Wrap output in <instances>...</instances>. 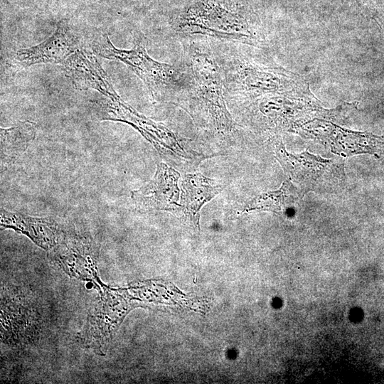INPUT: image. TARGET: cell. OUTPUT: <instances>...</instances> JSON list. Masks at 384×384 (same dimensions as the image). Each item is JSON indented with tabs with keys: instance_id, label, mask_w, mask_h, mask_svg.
Instances as JSON below:
<instances>
[{
	"instance_id": "cell-5",
	"label": "cell",
	"mask_w": 384,
	"mask_h": 384,
	"mask_svg": "<svg viewBox=\"0 0 384 384\" xmlns=\"http://www.w3.org/2000/svg\"><path fill=\"white\" fill-rule=\"evenodd\" d=\"M299 133L314 139L332 153L348 157L370 154L384 157V136L343 129L331 122L314 119L296 126Z\"/></svg>"
},
{
	"instance_id": "cell-10",
	"label": "cell",
	"mask_w": 384,
	"mask_h": 384,
	"mask_svg": "<svg viewBox=\"0 0 384 384\" xmlns=\"http://www.w3.org/2000/svg\"><path fill=\"white\" fill-rule=\"evenodd\" d=\"M1 222L3 226L24 233L45 248L56 240L57 225L49 218H33L1 209Z\"/></svg>"
},
{
	"instance_id": "cell-8",
	"label": "cell",
	"mask_w": 384,
	"mask_h": 384,
	"mask_svg": "<svg viewBox=\"0 0 384 384\" xmlns=\"http://www.w3.org/2000/svg\"><path fill=\"white\" fill-rule=\"evenodd\" d=\"M78 48V37L65 24L59 23L54 33L41 43L18 50L15 59L25 67L40 63L63 64Z\"/></svg>"
},
{
	"instance_id": "cell-2",
	"label": "cell",
	"mask_w": 384,
	"mask_h": 384,
	"mask_svg": "<svg viewBox=\"0 0 384 384\" xmlns=\"http://www.w3.org/2000/svg\"><path fill=\"white\" fill-rule=\"evenodd\" d=\"M218 41L213 48L220 66L225 98L245 104L262 96L309 89L299 75L276 65L241 43Z\"/></svg>"
},
{
	"instance_id": "cell-9",
	"label": "cell",
	"mask_w": 384,
	"mask_h": 384,
	"mask_svg": "<svg viewBox=\"0 0 384 384\" xmlns=\"http://www.w3.org/2000/svg\"><path fill=\"white\" fill-rule=\"evenodd\" d=\"M224 187V184L199 172L184 175L181 181L180 208L176 215L186 225L198 230L201 208L220 193Z\"/></svg>"
},
{
	"instance_id": "cell-13",
	"label": "cell",
	"mask_w": 384,
	"mask_h": 384,
	"mask_svg": "<svg viewBox=\"0 0 384 384\" xmlns=\"http://www.w3.org/2000/svg\"><path fill=\"white\" fill-rule=\"evenodd\" d=\"M355 1L358 4V5L363 10V11L368 14L370 13V10L367 6L365 0H355Z\"/></svg>"
},
{
	"instance_id": "cell-6",
	"label": "cell",
	"mask_w": 384,
	"mask_h": 384,
	"mask_svg": "<svg viewBox=\"0 0 384 384\" xmlns=\"http://www.w3.org/2000/svg\"><path fill=\"white\" fill-rule=\"evenodd\" d=\"M274 154L289 179L295 181L304 191L333 185L340 181L343 169L331 160L314 155L307 150L292 154L287 151L281 139H272Z\"/></svg>"
},
{
	"instance_id": "cell-7",
	"label": "cell",
	"mask_w": 384,
	"mask_h": 384,
	"mask_svg": "<svg viewBox=\"0 0 384 384\" xmlns=\"http://www.w3.org/2000/svg\"><path fill=\"white\" fill-rule=\"evenodd\" d=\"M180 174L176 170L160 162L153 178L144 186L131 193L135 208L140 212L166 210L176 215L180 189L178 181Z\"/></svg>"
},
{
	"instance_id": "cell-3",
	"label": "cell",
	"mask_w": 384,
	"mask_h": 384,
	"mask_svg": "<svg viewBox=\"0 0 384 384\" xmlns=\"http://www.w3.org/2000/svg\"><path fill=\"white\" fill-rule=\"evenodd\" d=\"M227 0H198L174 16L173 32L179 36H200L215 41L254 47L265 43V33L255 15L238 3Z\"/></svg>"
},
{
	"instance_id": "cell-11",
	"label": "cell",
	"mask_w": 384,
	"mask_h": 384,
	"mask_svg": "<svg viewBox=\"0 0 384 384\" xmlns=\"http://www.w3.org/2000/svg\"><path fill=\"white\" fill-rule=\"evenodd\" d=\"M36 124L28 120L21 121L9 128H1V169L14 163L35 139Z\"/></svg>"
},
{
	"instance_id": "cell-4",
	"label": "cell",
	"mask_w": 384,
	"mask_h": 384,
	"mask_svg": "<svg viewBox=\"0 0 384 384\" xmlns=\"http://www.w3.org/2000/svg\"><path fill=\"white\" fill-rule=\"evenodd\" d=\"M92 48L97 55L122 62L144 83L154 100H167L175 104L185 85V75L180 65H173L159 62L149 56L140 41L132 48H116L107 34L93 41Z\"/></svg>"
},
{
	"instance_id": "cell-12",
	"label": "cell",
	"mask_w": 384,
	"mask_h": 384,
	"mask_svg": "<svg viewBox=\"0 0 384 384\" xmlns=\"http://www.w3.org/2000/svg\"><path fill=\"white\" fill-rule=\"evenodd\" d=\"M300 192L290 179L287 180L279 189L262 193L250 201L244 210H267L284 214L298 203Z\"/></svg>"
},
{
	"instance_id": "cell-1",
	"label": "cell",
	"mask_w": 384,
	"mask_h": 384,
	"mask_svg": "<svg viewBox=\"0 0 384 384\" xmlns=\"http://www.w3.org/2000/svg\"><path fill=\"white\" fill-rule=\"evenodd\" d=\"M183 37L179 65L185 85L174 105L184 110L198 127L228 137L237 124L226 105L222 74L210 41L200 36Z\"/></svg>"
}]
</instances>
